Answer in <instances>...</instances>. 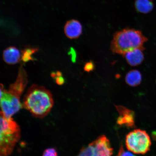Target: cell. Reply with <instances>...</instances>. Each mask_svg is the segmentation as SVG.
<instances>
[{"label": "cell", "mask_w": 156, "mask_h": 156, "mask_svg": "<svg viewBox=\"0 0 156 156\" xmlns=\"http://www.w3.org/2000/svg\"><path fill=\"white\" fill-rule=\"evenodd\" d=\"M42 156H58V153L54 148H49L45 150Z\"/></svg>", "instance_id": "cell-14"}, {"label": "cell", "mask_w": 156, "mask_h": 156, "mask_svg": "<svg viewBox=\"0 0 156 156\" xmlns=\"http://www.w3.org/2000/svg\"><path fill=\"white\" fill-rule=\"evenodd\" d=\"M126 145L128 151L138 154H145L150 151L151 142L145 130H134L126 136Z\"/></svg>", "instance_id": "cell-5"}, {"label": "cell", "mask_w": 156, "mask_h": 156, "mask_svg": "<svg viewBox=\"0 0 156 156\" xmlns=\"http://www.w3.org/2000/svg\"><path fill=\"white\" fill-rule=\"evenodd\" d=\"M64 32L66 36L69 39L78 38L82 34V25L76 20H71L66 23L64 27Z\"/></svg>", "instance_id": "cell-8"}, {"label": "cell", "mask_w": 156, "mask_h": 156, "mask_svg": "<svg viewBox=\"0 0 156 156\" xmlns=\"http://www.w3.org/2000/svg\"><path fill=\"white\" fill-rule=\"evenodd\" d=\"M142 80V75L137 70H130L126 74L125 81L127 84L132 87L139 85Z\"/></svg>", "instance_id": "cell-11"}, {"label": "cell", "mask_w": 156, "mask_h": 156, "mask_svg": "<svg viewBox=\"0 0 156 156\" xmlns=\"http://www.w3.org/2000/svg\"><path fill=\"white\" fill-rule=\"evenodd\" d=\"M38 48H28L23 50L21 54V60L24 62L34 60L33 55L38 51Z\"/></svg>", "instance_id": "cell-13"}, {"label": "cell", "mask_w": 156, "mask_h": 156, "mask_svg": "<svg viewBox=\"0 0 156 156\" xmlns=\"http://www.w3.org/2000/svg\"><path fill=\"white\" fill-rule=\"evenodd\" d=\"M20 137L21 129L18 124L12 118H7L1 113L0 156L10 155Z\"/></svg>", "instance_id": "cell-3"}, {"label": "cell", "mask_w": 156, "mask_h": 156, "mask_svg": "<svg viewBox=\"0 0 156 156\" xmlns=\"http://www.w3.org/2000/svg\"><path fill=\"white\" fill-rule=\"evenodd\" d=\"M145 48H138L130 50L123 55L124 57L129 65L136 66L140 65L144 59L143 53Z\"/></svg>", "instance_id": "cell-9"}, {"label": "cell", "mask_w": 156, "mask_h": 156, "mask_svg": "<svg viewBox=\"0 0 156 156\" xmlns=\"http://www.w3.org/2000/svg\"><path fill=\"white\" fill-rule=\"evenodd\" d=\"M22 93L9 88L5 89L1 84V113L7 118H12L23 107L20 98Z\"/></svg>", "instance_id": "cell-4"}, {"label": "cell", "mask_w": 156, "mask_h": 156, "mask_svg": "<svg viewBox=\"0 0 156 156\" xmlns=\"http://www.w3.org/2000/svg\"><path fill=\"white\" fill-rule=\"evenodd\" d=\"M54 105L53 96L46 88L33 84L27 90L22 103L23 107L33 116L42 119L47 116Z\"/></svg>", "instance_id": "cell-1"}, {"label": "cell", "mask_w": 156, "mask_h": 156, "mask_svg": "<svg viewBox=\"0 0 156 156\" xmlns=\"http://www.w3.org/2000/svg\"><path fill=\"white\" fill-rule=\"evenodd\" d=\"M134 5L136 11L143 14L151 12L154 7L152 0H136Z\"/></svg>", "instance_id": "cell-12"}, {"label": "cell", "mask_w": 156, "mask_h": 156, "mask_svg": "<svg viewBox=\"0 0 156 156\" xmlns=\"http://www.w3.org/2000/svg\"><path fill=\"white\" fill-rule=\"evenodd\" d=\"M95 66L93 62L91 61L87 62L84 66V70L87 73H90L95 69Z\"/></svg>", "instance_id": "cell-16"}, {"label": "cell", "mask_w": 156, "mask_h": 156, "mask_svg": "<svg viewBox=\"0 0 156 156\" xmlns=\"http://www.w3.org/2000/svg\"><path fill=\"white\" fill-rule=\"evenodd\" d=\"M55 79L56 83L58 85H63L65 82L63 77L62 76L58 77H56Z\"/></svg>", "instance_id": "cell-17"}, {"label": "cell", "mask_w": 156, "mask_h": 156, "mask_svg": "<svg viewBox=\"0 0 156 156\" xmlns=\"http://www.w3.org/2000/svg\"><path fill=\"white\" fill-rule=\"evenodd\" d=\"M3 57L5 63L13 65L20 61L21 55L18 49L15 47L10 46L4 51Z\"/></svg>", "instance_id": "cell-10"}, {"label": "cell", "mask_w": 156, "mask_h": 156, "mask_svg": "<svg viewBox=\"0 0 156 156\" xmlns=\"http://www.w3.org/2000/svg\"><path fill=\"white\" fill-rule=\"evenodd\" d=\"M147 40L141 31L124 29L114 34L110 48L113 53L123 55L134 49L144 48V44Z\"/></svg>", "instance_id": "cell-2"}, {"label": "cell", "mask_w": 156, "mask_h": 156, "mask_svg": "<svg viewBox=\"0 0 156 156\" xmlns=\"http://www.w3.org/2000/svg\"><path fill=\"white\" fill-rule=\"evenodd\" d=\"M115 107L119 114L117 120V124L119 126L128 128H134L135 126V115L133 111L121 106Z\"/></svg>", "instance_id": "cell-7"}, {"label": "cell", "mask_w": 156, "mask_h": 156, "mask_svg": "<svg viewBox=\"0 0 156 156\" xmlns=\"http://www.w3.org/2000/svg\"><path fill=\"white\" fill-rule=\"evenodd\" d=\"M116 156H136L131 152L126 151L122 144L121 145L118 153Z\"/></svg>", "instance_id": "cell-15"}, {"label": "cell", "mask_w": 156, "mask_h": 156, "mask_svg": "<svg viewBox=\"0 0 156 156\" xmlns=\"http://www.w3.org/2000/svg\"></svg>", "instance_id": "cell-18"}, {"label": "cell", "mask_w": 156, "mask_h": 156, "mask_svg": "<svg viewBox=\"0 0 156 156\" xmlns=\"http://www.w3.org/2000/svg\"><path fill=\"white\" fill-rule=\"evenodd\" d=\"M113 153L110 141L102 135L82 148L77 156H112Z\"/></svg>", "instance_id": "cell-6"}]
</instances>
